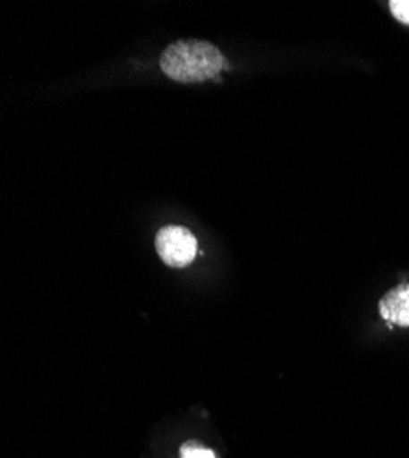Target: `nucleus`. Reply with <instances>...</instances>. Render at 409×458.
<instances>
[{
  "instance_id": "nucleus-1",
  "label": "nucleus",
  "mask_w": 409,
  "mask_h": 458,
  "mask_svg": "<svg viewBox=\"0 0 409 458\" xmlns=\"http://www.w3.org/2000/svg\"><path fill=\"white\" fill-rule=\"evenodd\" d=\"M160 68L176 83H202L215 80L226 68V59L206 41H176L160 57Z\"/></svg>"
},
{
  "instance_id": "nucleus-2",
  "label": "nucleus",
  "mask_w": 409,
  "mask_h": 458,
  "mask_svg": "<svg viewBox=\"0 0 409 458\" xmlns=\"http://www.w3.org/2000/svg\"><path fill=\"white\" fill-rule=\"evenodd\" d=\"M157 251L171 268H183L197 255V239L190 229L182 225H167L157 235Z\"/></svg>"
},
{
  "instance_id": "nucleus-5",
  "label": "nucleus",
  "mask_w": 409,
  "mask_h": 458,
  "mask_svg": "<svg viewBox=\"0 0 409 458\" xmlns=\"http://www.w3.org/2000/svg\"><path fill=\"white\" fill-rule=\"evenodd\" d=\"M389 8L398 22L409 26V0H393Z\"/></svg>"
},
{
  "instance_id": "nucleus-3",
  "label": "nucleus",
  "mask_w": 409,
  "mask_h": 458,
  "mask_svg": "<svg viewBox=\"0 0 409 458\" xmlns=\"http://www.w3.org/2000/svg\"><path fill=\"white\" fill-rule=\"evenodd\" d=\"M380 316L389 325L409 327V284H400L380 301Z\"/></svg>"
},
{
  "instance_id": "nucleus-4",
  "label": "nucleus",
  "mask_w": 409,
  "mask_h": 458,
  "mask_svg": "<svg viewBox=\"0 0 409 458\" xmlns=\"http://www.w3.org/2000/svg\"><path fill=\"white\" fill-rule=\"evenodd\" d=\"M180 454L182 458H215V453L206 449V447H200L197 444H183L182 449H180Z\"/></svg>"
}]
</instances>
